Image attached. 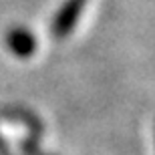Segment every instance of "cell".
Instances as JSON below:
<instances>
[{
  "label": "cell",
  "mask_w": 155,
  "mask_h": 155,
  "mask_svg": "<svg viewBox=\"0 0 155 155\" xmlns=\"http://www.w3.org/2000/svg\"><path fill=\"white\" fill-rule=\"evenodd\" d=\"M85 4H87V0H67L61 6V10L57 12V16L52 20V26H51L54 38H64V36L71 35V30L75 28L79 16L85 10Z\"/></svg>",
  "instance_id": "6da1fadb"
},
{
  "label": "cell",
  "mask_w": 155,
  "mask_h": 155,
  "mask_svg": "<svg viewBox=\"0 0 155 155\" xmlns=\"http://www.w3.org/2000/svg\"><path fill=\"white\" fill-rule=\"evenodd\" d=\"M0 155H10V153H8V149H6V145L2 143V141H0Z\"/></svg>",
  "instance_id": "3957f363"
},
{
  "label": "cell",
  "mask_w": 155,
  "mask_h": 155,
  "mask_svg": "<svg viewBox=\"0 0 155 155\" xmlns=\"http://www.w3.org/2000/svg\"><path fill=\"white\" fill-rule=\"evenodd\" d=\"M6 46L10 48L12 54L20 58H28L36 51V38L26 28H12L6 35Z\"/></svg>",
  "instance_id": "7a4b0ae2"
}]
</instances>
